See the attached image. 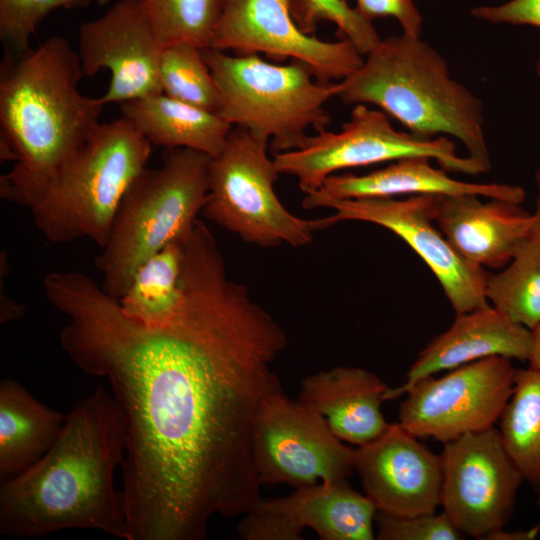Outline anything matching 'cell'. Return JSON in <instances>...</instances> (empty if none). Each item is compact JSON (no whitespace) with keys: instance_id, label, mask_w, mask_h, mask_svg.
Listing matches in <instances>:
<instances>
[{"instance_id":"8992f818","label":"cell","mask_w":540,"mask_h":540,"mask_svg":"<svg viewBox=\"0 0 540 540\" xmlns=\"http://www.w3.org/2000/svg\"><path fill=\"white\" fill-rule=\"evenodd\" d=\"M151 145L123 116L100 123L30 210L42 235L51 243L87 238L103 248L125 192L147 167Z\"/></svg>"},{"instance_id":"5bb4252c","label":"cell","mask_w":540,"mask_h":540,"mask_svg":"<svg viewBox=\"0 0 540 540\" xmlns=\"http://www.w3.org/2000/svg\"><path fill=\"white\" fill-rule=\"evenodd\" d=\"M436 195H413L404 199L365 198L332 200L322 207L335 213L322 218L326 228L345 220L380 225L405 241L427 264L440 282L456 314L489 304L485 295L488 274L466 260L448 241L433 220Z\"/></svg>"},{"instance_id":"e0dca14e","label":"cell","mask_w":540,"mask_h":540,"mask_svg":"<svg viewBox=\"0 0 540 540\" xmlns=\"http://www.w3.org/2000/svg\"><path fill=\"white\" fill-rule=\"evenodd\" d=\"M413 195H477L520 204L525 191L505 183H473L454 179L443 168H435L428 157H409L391 162L365 175H330L321 187L307 194L305 209L321 208L332 200L395 198Z\"/></svg>"},{"instance_id":"7c38bea8","label":"cell","mask_w":540,"mask_h":540,"mask_svg":"<svg viewBox=\"0 0 540 540\" xmlns=\"http://www.w3.org/2000/svg\"><path fill=\"white\" fill-rule=\"evenodd\" d=\"M440 456V506L453 524L479 540L504 528L523 478L499 429L494 426L444 443Z\"/></svg>"},{"instance_id":"603a6c76","label":"cell","mask_w":540,"mask_h":540,"mask_svg":"<svg viewBox=\"0 0 540 540\" xmlns=\"http://www.w3.org/2000/svg\"><path fill=\"white\" fill-rule=\"evenodd\" d=\"M123 117L154 145L190 148L216 156L232 125L215 112L174 99L164 93L119 104Z\"/></svg>"},{"instance_id":"1f68e13d","label":"cell","mask_w":540,"mask_h":540,"mask_svg":"<svg viewBox=\"0 0 540 540\" xmlns=\"http://www.w3.org/2000/svg\"><path fill=\"white\" fill-rule=\"evenodd\" d=\"M304 528L279 512L258 505L245 513L237 526L243 540H301Z\"/></svg>"},{"instance_id":"4dcf8cb0","label":"cell","mask_w":540,"mask_h":540,"mask_svg":"<svg viewBox=\"0 0 540 540\" xmlns=\"http://www.w3.org/2000/svg\"><path fill=\"white\" fill-rule=\"evenodd\" d=\"M375 526L378 540H460L465 538L443 511L416 515H394L377 511Z\"/></svg>"},{"instance_id":"484cf974","label":"cell","mask_w":540,"mask_h":540,"mask_svg":"<svg viewBox=\"0 0 540 540\" xmlns=\"http://www.w3.org/2000/svg\"><path fill=\"white\" fill-rule=\"evenodd\" d=\"M485 295L511 321L529 330L540 324V247L526 239L507 268L488 274Z\"/></svg>"},{"instance_id":"4fadbf2b","label":"cell","mask_w":540,"mask_h":540,"mask_svg":"<svg viewBox=\"0 0 540 540\" xmlns=\"http://www.w3.org/2000/svg\"><path fill=\"white\" fill-rule=\"evenodd\" d=\"M295 0H226L211 48L235 55L263 53L275 60L307 65L322 83L343 80L364 59L348 39L323 41L301 30L292 15Z\"/></svg>"},{"instance_id":"74e56055","label":"cell","mask_w":540,"mask_h":540,"mask_svg":"<svg viewBox=\"0 0 540 540\" xmlns=\"http://www.w3.org/2000/svg\"><path fill=\"white\" fill-rule=\"evenodd\" d=\"M535 70H536V73H537L538 77L540 78V58L536 62Z\"/></svg>"},{"instance_id":"e575fe53","label":"cell","mask_w":540,"mask_h":540,"mask_svg":"<svg viewBox=\"0 0 540 540\" xmlns=\"http://www.w3.org/2000/svg\"><path fill=\"white\" fill-rule=\"evenodd\" d=\"M540 531V524L526 531H506L500 528L489 533L484 540H532Z\"/></svg>"},{"instance_id":"f35d334b","label":"cell","mask_w":540,"mask_h":540,"mask_svg":"<svg viewBox=\"0 0 540 540\" xmlns=\"http://www.w3.org/2000/svg\"><path fill=\"white\" fill-rule=\"evenodd\" d=\"M538 505L540 506V500L538 501Z\"/></svg>"},{"instance_id":"7402d4cb","label":"cell","mask_w":540,"mask_h":540,"mask_svg":"<svg viewBox=\"0 0 540 540\" xmlns=\"http://www.w3.org/2000/svg\"><path fill=\"white\" fill-rule=\"evenodd\" d=\"M65 416L37 400L20 382H0V480L36 464L56 442Z\"/></svg>"},{"instance_id":"ab89813d","label":"cell","mask_w":540,"mask_h":540,"mask_svg":"<svg viewBox=\"0 0 540 540\" xmlns=\"http://www.w3.org/2000/svg\"><path fill=\"white\" fill-rule=\"evenodd\" d=\"M344 1H346V2H347V0H344Z\"/></svg>"},{"instance_id":"8fae6325","label":"cell","mask_w":540,"mask_h":540,"mask_svg":"<svg viewBox=\"0 0 540 540\" xmlns=\"http://www.w3.org/2000/svg\"><path fill=\"white\" fill-rule=\"evenodd\" d=\"M253 459L262 484L297 489L319 480L348 479L354 470L355 449L344 445L318 412L280 391L259 410Z\"/></svg>"},{"instance_id":"8d00e7d4","label":"cell","mask_w":540,"mask_h":540,"mask_svg":"<svg viewBox=\"0 0 540 540\" xmlns=\"http://www.w3.org/2000/svg\"><path fill=\"white\" fill-rule=\"evenodd\" d=\"M536 184L538 187V196L536 201V210L533 215V225L530 233V239L540 247V168L535 174Z\"/></svg>"},{"instance_id":"d590c367","label":"cell","mask_w":540,"mask_h":540,"mask_svg":"<svg viewBox=\"0 0 540 540\" xmlns=\"http://www.w3.org/2000/svg\"><path fill=\"white\" fill-rule=\"evenodd\" d=\"M528 361L530 368L540 371V324L531 330V346Z\"/></svg>"},{"instance_id":"6da1fadb","label":"cell","mask_w":540,"mask_h":540,"mask_svg":"<svg viewBox=\"0 0 540 540\" xmlns=\"http://www.w3.org/2000/svg\"><path fill=\"white\" fill-rule=\"evenodd\" d=\"M42 286L67 318L63 350L107 379L126 420L125 540H204L213 516L254 508L256 419L283 391L274 363L287 337L229 278L208 226L197 220L184 240L182 299L164 326L127 318L81 272H50Z\"/></svg>"},{"instance_id":"2e32d148","label":"cell","mask_w":540,"mask_h":540,"mask_svg":"<svg viewBox=\"0 0 540 540\" xmlns=\"http://www.w3.org/2000/svg\"><path fill=\"white\" fill-rule=\"evenodd\" d=\"M354 470L378 511L416 515L440 506L441 456L398 423L355 449Z\"/></svg>"},{"instance_id":"cb8c5ba5","label":"cell","mask_w":540,"mask_h":540,"mask_svg":"<svg viewBox=\"0 0 540 540\" xmlns=\"http://www.w3.org/2000/svg\"><path fill=\"white\" fill-rule=\"evenodd\" d=\"M176 239L146 260L118 300L123 314L146 327L168 324L182 299L184 240Z\"/></svg>"},{"instance_id":"52a82bcc","label":"cell","mask_w":540,"mask_h":540,"mask_svg":"<svg viewBox=\"0 0 540 540\" xmlns=\"http://www.w3.org/2000/svg\"><path fill=\"white\" fill-rule=\"evenodd\" d=\"M202 54L221 95L217 114L269 143L273 155L301 148L308 127L321 132L330 123L325 104L337 97L339 82L314 81L303 62L279 65L211 47Z\"/></svg>"},{"instance_id":"f1b7e54d","label":"cell","mask_w":540,"mask_h":540,"mask_svg":"<svg viewBox=\"0 0 540 540\" xmlns=\"http://www.w3.org/2000/svg\"><path fill=\"white\" fill-rule=\"evenodd\" d=\"M292 15L301 30L311 35L321 21L334 23L343 39L350 40L362 55L381 40L373 23L344 0H295Z\"/></svg>"},{"instance_id":"5b68a950","label":"cell","mask_w":540,"mask_h":540,"mask_svg":"<svg viewBox=\"0 0 540 540\" xmlns=\"http://www.w3.org/2000/svg\"><path fill=\"white\" fill-rule=\"evenodd\" d=\"M210 160L194 149L165 148L161 165L133 180L95 258L105 293L119 300L146 260L191 232L208 199Z\"/></svg>"},{"instance_id":"9c48e42d","label":"cell","mask_w":540,"mask_h":540,"mask_svg":"<svg viewBox=\"0 0 540 540\" xmlns=\"http://www.w3.org/2000/svg\"><path fill=\"white\" fill-rule=\"evenodd\" d=\"M280 174L297 178L303 193L318 190L335 172L409 157L434 159L448 172L475 176L488 170L470 156L457 154L455 143L446 136L423 139L396 130L380 109L357 104L340 131H321L308 136L296 150L273 155Z\"/></svg>"},{"instance_id":"f546056e","label":"cell","mask_w":540,"mask_h":540,"mask_svg":"<svg viewBox=\"0 0 540 540\" xmlns=\"http://www.w3.org/2000/svg\"><path fill=\"white\" fill-rule=\"evenodd\" d=\"M92 0H0V39L3 53L22 54L39 23L58 8L84 7Z\"/></svg>"},{"instance_id":"ac0fdd59","label":"cell","mask_w":540,"mask_h":540,"mask_svg":"<svg viewBox=\"0 0 540 540\" xmlns=\"http://www.w3.org/2000/svg\"><path fill=\"white\" fill-rule=\"evenodd\" d=\"M480 197L436 196L433 220L466 260L483 268L502 267L530 238L533 215L519 204Z\"/></svg>"},{"instance_id":"836d02e7","label":"cell","mask_w":540,"mask_h":540,"mask_svg":"<svg viewBox=\"0 0 540 540\" xmlns=\"http://www.w3.org/2000/svg\"><path fill=\"white\" fill-rule=\"evenodd\" d=\"M473 17L493 24L530 25L540 28V0H510L484 5L471 11Z\"/></svg>"},{"instance_id":"277c9868","label":"cell","mask_w":540,"mask_h":540,"mask_svg":"<svg viewBox=\"0 0 540 540\" xmlns=\"http://www.w3.org/2000/svg\"><path fill=\"white\" fill-rule=\"evenodd\" d=\"M366 55L339 82L343 103L374 105L419 138L449 135L490 170L482 101L452 77L437 50L402 33L380 40Z\"/></svg>"},{"instance_id":"ba28073f","label":"cell","mask_w":540,"mask_h":540,"mask_svg":"<svg viewBox=\"0 0 540 540\" xmlns=\"http://www.w3.org/2000/svg\"><path fill=\"white\" fill-rule=\"evenodd\" d=\"M268 147L247 129L233 126L223 149L211 157L208 199L201 213L249 244L306 246L326 226L322 218L295 216L279 200L274 184L280 173Z\"/></svg>"},{"instance_id":"83f0119b","label":"cell","mask_w":540,"mask_h":540,"mask_svg":"<svg viewBox=\"0 0 540 540\" xmlns=\"http://www.w3.org/2000/svg\"><path fill=\"white\" fill-rule=\"evenodd\" d=\"M163 47L188 42L209 48L226 0H142Z\"/></svg>"},{"instance_id":"d4e9b609","label":"cell","mask_w":540,"mask_h":540,"mask_svg":"<svg viewBox=\"0 0 540 540\" xmlns=\"http://www.w3.org/2000/svg\"><path fill=\"white\" fill-rule=\"evenodd\" d=\"M504 446L540 500V371L517 369L512 395L499 419Z\"/></svg>"},{"instance_id":"30bf717a","label":"cell","mask_w":540,"mask_h":540,"mask_svg":"<svg viewBox=\"0 0 540 540\" xmlns=\"http://www.w3.org/2000/svg\"><path fill=\"white\" fill-rule=\"evenodd\" d=\"M516 370L511 359L491 356L427 376L405 392L398 424L443 444L494 427L512 395Z\"/></svg>"},{"instance_id":"ffe728a7","label":"cell","mask_w":540,"mask_h":540,"mask_svg":"<svg viewBox=\"0 0 540 540\" xmlns=\"http://www.w3.org/2000/svg\"><path fill=\"white\" fill-rule=\"evenodd\" d=\"M389 388L364 368L338 366L305 377L297 400L318 412L340 440L361 446L390 425L381 411Z\"/></svg>"},{"instance_id":"d6986e66","label":"cell","mask_w":540,"mask_h":540,"mask_svg":"<svg viewBox=\"0 0 540 540\" xmlns=\"http://www.w3.org/2000/svg\"><path fill=\"white\" fill-rule=\"evenodd\" d=\"M531 330L517 324L492 305L457 314L452 325L419 353L406 381L389 388L385 400H393L417 381L444 370L491 356L528 361Z\"/></svg>"},{"instance_id":"7a4b0ae2","label":"cell","mask_w":540,"mask_h":540,"mask_svg":"<svg viewBox=\"0 0 540 540\" xmlns=\"http://www.w3.org/2000/svg\"><path fill=\"white\" fill-rule=\"evenodd\" d=\"M126 420L99 386L65 416L56 442L32 467L1 482L0 534L37 538L96 529L125 539L126 514L114 473L124 460Z\"/></svg>"},{"instance_id":"4316f807","label":"cell","mask_w":540,"mask_h":540,"mask_svg":"<svg viewBox=\"0 0 540 540\" xmlns=\"http://www.w3.org/2000/svg\"><path fill=\"white\" fill-rule=\"evenodd\" d=\"M160 82L169 97L215 113L221 107V95L202 49L192 43L163 47Z\"/></svg>"},{"instance_id":"9a60e30c","label":"cell","mask_w":540,"mask_h":540,"mask_svg":"<svg viewBox=\"0 0 540 540\" xmlns=\"http://www.w3.org/2000/svg\"><path fill=\"white\" fill-rule=\"evenodd\" d=\"M158 40L142 0H119L101 17L79 28L83 75L107 69L111 80L100 97L105 105L163 93Z\"/></svg>"},{"instance_id":"3957f363","label":"cell","mask_w":540,"mask_h":540,"mask_svg":"<svg viewBox=\"0 0 540 540\" xmlns=\"http://www.w3.org/2000/svg\"><path fill=\"white\" fill-rule=\"evenodd\" d=\"M78 53L53 36L22 54L3 53L0 65V197L31 210L100 124L104 104L84 96Z\"/></svg>"},{"instance_id":"d6a6232c","label":"cell","mask_w":540,"mask_h":540,"mask_svg":"<svg viewBox=\"0 0 540 540\" xmlns=\"http://www.w3.org/2000/svg\"><path fill=\"white\" fill-rule=\"evenodd\" d=\"M355 10L366 20L393 17L400 24L403 34L420 38L423 18L416 7V0H355Z\"/></svg>"},{"instance_id":"44dd1931","label":"cell","mask_w":540,"mask_h":540,"mask_svg":"<svg viewBox=\"0 0 540 540\" xmlns=\"http://www.w3.org/2000/svg\"><path fill=\"white\" fill-rule=\"evenodd\" d=\"M258 506L282 513L322 540H374L377 507L354 490L348 479L295 489L288 496L263 500Z\"/></svg>"}]
</instances>
